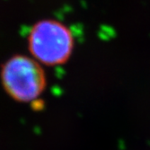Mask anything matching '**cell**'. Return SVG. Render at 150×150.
<instances>
[{
  "instance_id": "obj_1",
  "label": "cell",
  "mask_w": 150,
  "mask_h": 150,
  "mask_svg": "<svg viewBox=\"0 0 150 150\" xmlns=\"http://www.w3.org/2000/svg\"><path fill=\"white\" fill-rule=\"evenodd\" d=\"M2 82L6 93L18 102L30 103L40 97L46 79L37 60L25 56L11 58L2 69Z\"/></svg>"
},
{
  "instance_id": "obj_2",
  "label": "cell",
  "mask_w": 150,
  "mask_h": 150,
  "mask_svg": "<svg viewBox=\"0 0 150 150\" xmlns=\"http://www.w3.org/2000/svg\"><path fill=\"white\" fill-rule=\"evenodd\" d=\"M29 48L38 62L58 65L69 58L73 38L70 31L62 23L53 20L40 21L30 33Z\"/></svg>"
}]
</instances>
